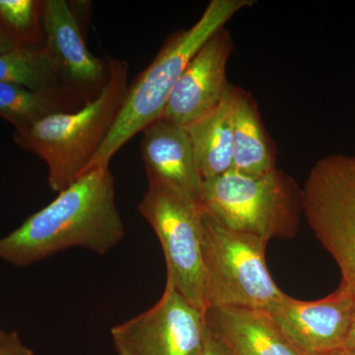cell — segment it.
I'll return each mask as SVG.
<instances>
[{"label": "cell", "mask_w": 355, "mask_h": 355, "mask_svg": "<svg viewBox=\"0 0 355 355\" xmlns=\"http://www.w3.org/2000/svg\"><path fill=\"white\" fill-rule=\"evenodd\" d=\"M125 236L109 168L91 170L12 232L0 238V260L28 266L69 248L109 253Z\"/></svg>", "instance_id": "cell-1"}, {"label": "cell", "mask_w": 355, "mask_h": 355, "mask_svg": "<svg viewBox=\"0 0 355 355\" xmlns=\"http://www.w3.org/2000/svg\"><path fill=\"white\" fill-rule=\"evenodd\" d=\"M254 3V0H212L195 24L168 38L153 62L128 84L113 127L84 174L109 168L121 147L163 116L173 88L191 58L235 14Z\"/></svg>", "instance_id": "cell-2"}, {"label": "cell", "mask_w": 355, "mask_h": 355, "mask_svg": "<svg viewBox=\"0 0 355 355\" xmlns=\"http://www.w3.org/2000/svg\"><path fill=\"white\" fill-rule=\"evenodd\" d=\"M107 60L108 81L92 101L77 111L44 116L14 132L17 146L39 156L48 166L49 186L55 193L83 176L108 137L127 94V62Z\"/></svg>", "instance_id": "cell-3"}, {"label": "cell", "mask_w": 355, "mask_h": 355, "mask_svg": "<svg viewBox=\"0 0 355 355\" xmlns=\"http://www.w3.org/2000/svg\"><path fill=\"white\" fill-rule=\"evenodd\" d=\"M200 207L223 227L270 242L291 239L303 214V190L295 180L275 169L249 176L231 170L203 182Z\"/></svg>", "instance_id": "cell-4"}, {"label": "cell", "mask_w": 355, "mask_h": 355, "mask_svg": "<svg viewBox=\"0 0 355 355\" xmlns=\"http://www.w3.org/2000/svg\"><path fill=\"white\" fill-rule=\"evenodd\" d=\"M268 243L223 227L202 212L205 311L246 308L270 312L284 297L266 266Z\"/></svg>", "instance_id": "cell-5"}, {"label": "cell", "mask_w": 355, "mask_h": 355, "mask_svg": "<svg viewBox=\"0 0 355 355\" xmlns=\"http://www.w3.org/2000/svg\"><path fill=\"white\" fill-rule=\"evenodd\" d=\"M139 212L150 224L162 246L167 268L166 284L205 313L200 205L168 184L149 182Z\"/></svg>", "instance_id": "cell-6"}, {"label": "cell", "mask_w": 355, "mask_h": 355, "mask_svg": "<svg viewBox=\"0 0 355 355\" xmlns=\"http://www.w3.org/2000/svg\"><path fill=\"white\" fill-rule=\"evenodd\" d=\"M303 190V214L342 279L355 284V156L318 160Z\"/></svg>", "instance_id": "cell-7"}, {"label": "cell", "mask_w": 355, "mask_h": 355, "mask_svg": "<svg viewBox=\"0 0 355 355\" xmlns=\"http://www.w3.org/2000/svg\"><path fill=\"white\" fill-rule=\"evenodd\" d=\"M205 313L166 284L150 309L111 330L116 355H200L207 342Z\"/></svg>", "instance_id": "cell-8"}, {"label": "cell", "mask_w": 355, "mask_h": 355, "mask_svg": "<svg viewBox=\"0 0 355 355\" xmlns=\"http://www.w3.org/2000/svg\"><path fill=\"white\" fill-rule=\"evenodd\" d=\"M354 300V284L342 279L336 291L319 300H298L286 294L268 313L301 354L323 355L345 347Z\"/></svg>", "instance_id": "cell-9"}, {"label": "cell", "mask_w": 355, "mask_h": 355, "mask_svg": "<svg viewBox=\"0 0 355 355\" xmlns=\"http://www.w3.org/2000/svg\"><path fill=\"white\" fill-rule=\"evenodd\" d=\"M41 24L44 46L57 62L64 87L85 104L92 101L108 81V60L88 50L69 2L41 1Z\"/></svg>", "instance_id": "cell-10"}, {"label": "cell", "mask_w": 355, "mask_h": 355, "mask_svg": "<svg viewBox=\"0 0 355 355\" xmlns=\"http://www.w3.org/2000/svg\"><path fill=\"white\" fill-rule=\"evenodd\" d=\"M233 48L232 37L225 27L214 33L184 67L163 118L186 128L216 108L230 86L227 64Z\"/></svg>", "instance_id": "cell-11"}, {"label": "cell", "mask_w": 355, "mask_h": 355, "mask_svg": "<svg viewBox=\"0 0 355 355\" xmlns=\"http://www.w3.org/2000/svg\"><path fill=\"white\" fill-rule=\"evenodd\" d=\"M141 157L147 180L177 189L200 205L203 181L186 128L160 119L142 130Z\"/></svg>", "instance_id": "cell-12"}, {"label": "cell", "mask_w": 355, "mask_h": 355, "mask_svg": "<svg viewBox=\"0 0 355 355\" xmlns=\"http://www.w3.org/2000/svg\"><path fill=\"white\" fill-rule=\"evenodd\" d=\"M205 320L233 355H303L266 311L218 308L205 311Z\"/></svg>", "instance_id": "cell-13"}, {"label": "cell", "mask_w": 355, "mask_h": 355, "mask_svg": "<svg viewBox=\"0 0 355 355\" xmlns=\"http://www.w3.org/2000/svg\"><path fill=\"white\" fill-rule=\"evenodd\" d=\"M233 169L261 176L277 168V150L266 132L253 95L233 85Z\"/></svg>", "instance_id": "cell-14"}, {"label": "cell", "mask_w": 355, "mask_h": 355, "mask_svg": "<svg viewBox=\"0 0 355 355\" xmlns=\"http://www.w3.org/2000/svg\"><path fill=\"white\" fill-rule=\"evenodd\" d=\"M233 84L216 108L186 127L203 182L233 169Z\"/></svg>", "instance_id": "cell-15"}, {"label": "cell", "mask_w": 355, "mask_h": 355, "mask_svg": "<svg viewBox=\"0 0 355 355\" xmlns=\"http://www.w3.org/2000/svg\"><path fill=\"white\" fill-rule=\"evenodd\" d=\"M83 100L67 92H42L0 83V116L14 130L30 127L50 114L69 113L80 109Z\"/></svg>", "instance_id": "cell-16"}, {"label": "cell", "mask_w": 355, "mask_h": 355, "mask_svg": "<svg viewBox=\"0 0 355 355\" xmlns=\"http://www.w3.org/2000/svg\"><path fill=\"white\" fill-rule=\"evenodd\" d=\"M0 83L42 92L72 94L64 87L57 62L44 46L0 53Z\"/></svg>", "instance_id": "cell-17"}, {"label": "cell", "mask_w": 355, "mask_h": 355, "mask_svg": "<svg viewBox=\"0 0 355 355\" xmlns=\"http://www.w3.org/2000/svg\"><path fill=\"white\" fill-rule=\"evenodd\" d=\"M0 25L20 48H42L41 1L0 0Z\"/></svg>", "instance_id": "cell-18"}, {"label": "cell", "mask_w": 355, "mask_h": 355, "mask_svg": "<svg viewBox=\"0 0 355 355\" xmlns=\"http://www.w3.org/2000/svg\"><path fill=\"white\" fill-rule=\"evenodd\" d=\"M0 355H35L16 331L0 329Z\"/></svg>", "instance_id": "cell-19"}, {"label": "cell", "mask_w": 355, "mask_h": 355, "mask_svg": "<svg viewBox=\"0 0 355 355\" xmlns=\"http://www.w3.org/2000/svg\"><path fill=\"white\" fill-rule=\"evenodd\" d=\"M200 355H233V354L224 340L209 328L207 342Z\"/></svg>", "instance_id": "cell-20"}, {"label": "cell", "mask_w": 355, "mask_h": 355, "mask_svg": "<svg viewBox=\"0 0 355 355\" xmlns=\"http://www.w3.org/2000/svg\"><path fill=\"white\" fill-rule=\"evenodd\" d=\"M17 48H20V46L0 25V53H6V51H13Z\"/></svg>", "instance_id": "cell-21"}, {"label": "cell", "mask_w": 355, "mask_h": 355, "mask_svg": "<svg viewBox=\"0 0 355 355\" xmlns=\"http://www.w3.org/2000/svg\"><path fill=\"white\" fill-rule=\"evenodd\" d=\"M354 286L355 291V284H352ZM343 349L347 350L355 355V300H354V315H352V324H350L349 334H347V340H345V347Z\"/></svg>", "instance_id": "cell-22"}, {"label": "cell", "mask_w": 355, "mask_h": 355, "mask_svg": "<svg viewBox=\"0 0 355 355\" xmlns=\"http://www.w3.org/2000/svg\"><path fill=\"white\" fill-rule=\"evenodd\" d=\"M323 355H354L350 354V352H347L345 349H338L335 350V352H329V354H323Z\"/></svg>", "instance_id": "cell-23"}]
</instances>
